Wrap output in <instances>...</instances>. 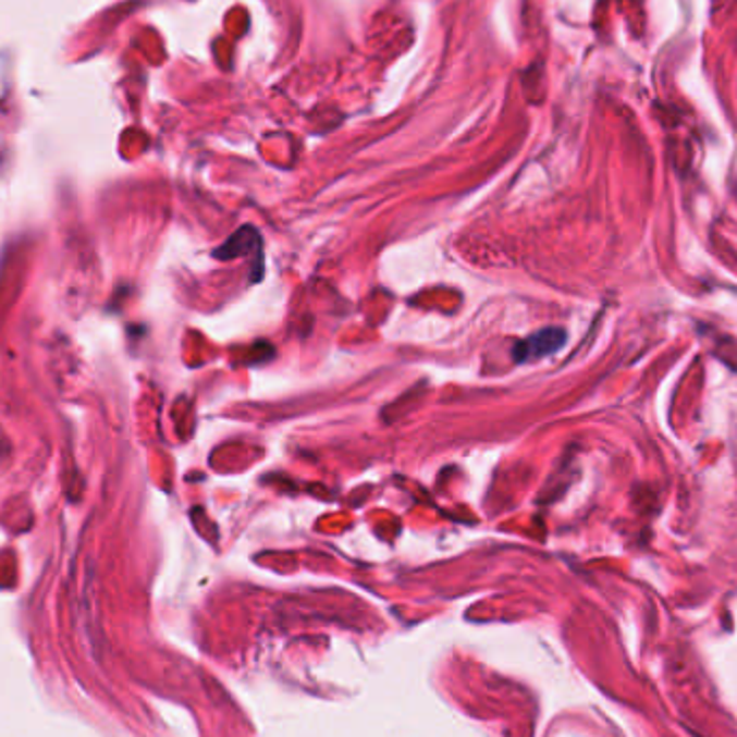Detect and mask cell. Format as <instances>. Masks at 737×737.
I'll use <instances>...</instances> for the list:
<instances>
[{
    "label": "cell",
    "mask_w": 737,
    "mask_h": 737,
    "mask_svg": "<svg viewBox=\"0 0 737 737\" xmlns=\"http://www.w3.org/2000/svg\"><path fill=\"white\" fill-rule=\"evenodd\" d=\"M565 343V330L561 328H545L532 336H528L527 341H523L516 347V360H535L541 356H548L556 349H561Z\"/></svg>",
    "instance_id": "1"
},
{
    "label": "cell",
    "mask_w": 737,
    "mask_h": 737,
    "mask_svg": "<svg viewBox=\"0 0 737 737\" xmlns=\"http://www.w3.org/2000/svg\"><path fill=\"white\" fill-rule=\"evenodd\" d=\"M259 246V235L253 226H242L233 237H229L218 250H216V257L220 259H235L244 253H248L250 248H257Z\"/></svg>",
    "instance_id": "2"
}]
</instances>
